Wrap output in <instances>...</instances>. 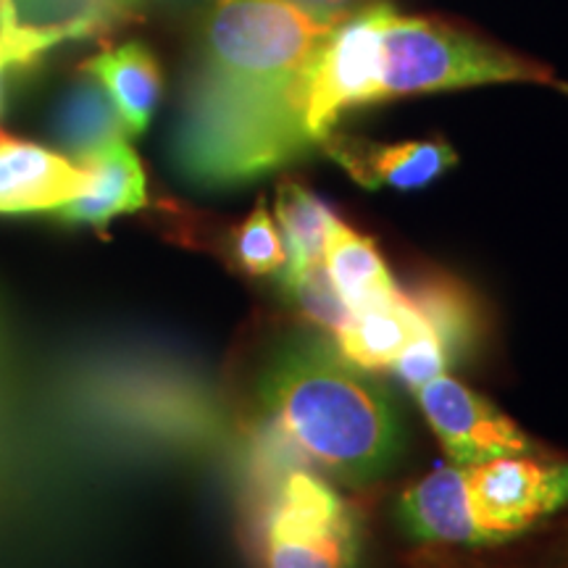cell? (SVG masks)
<instances>
[{
    "mask_svg": "<svg viewBox=\"0 0 568 568\" xmlns=\"http://www.w3.org/2000/svg\"><path fill=\"white\" fill-rule=\"evenodd\" d=\"M343 17L303 0H222L184 88L176 172L197 187H234L314 151L305 132L308 71Z\"/></svg>",
    "mask_w": 568,
    "mask_h": 568,
    "instance_id": "cell-1",
    "label": "cell"
},
{
    "mask_svg": "<svg viewBox=\"0 0 568 568\" xmlns=\"http://www.w3.org/2000/svg\"><path fill=\"white\" fill-rule=\"evenodd\" d=\"M261 403L284 437L337 479L368 485L403 456L387 389L316 335L287 339L261 376Z\"/></svg>",
    "mask_w": 568,
    "mask_h": 568,
    "instance_id": "cell-2",
    "label": "cell"
},
{
    "mask_svg": "<svg viewBox=\"0 0 568 568\" xmlns=\"http://www.w3.org/2000/svg\"><path fill=\"white\" fill-rule=\"evenodd\" d=\"M489 82H550V71L445 21L389 13L376 59L374 103Z\"/></svg>",
    "mask_w": 568,
    "mask_h": 568,
    "instance_id": "cell-3",
    "label": "cell"
},
{
    "mask_svg": "<svg viewBox=\"0 0 568 568\" xmlns=\"http://www.w3.org/2000/svg\"><path fill=\"white\" fill-rule=\"evenodd\" d=\"M358 516L337 489L311 471L284 474L261 524L264 568H355Z\"/></svg>",
    "mask_w": 568,
    "mask_h": 568,
    "instance_id": "cell-4",
    "label": "cell"
},
{
    "mask_svg": "<svg viewBox=\"0 0 568 568\" xmlns=\"http://www.w3.org/2000/svg\"><path fill=\"white\" fill-rule=\"evenodd\" d=\"M393 11L389 3L345 11L335 30L318 45L305 88V132L314 148L335 132L337 119L345 111L374 103L382 30Z\"/></svg>",
    "mask_w": 568,
    "mask_h": 568,
    "instance_id": "cell-5",
    "label": "cell"
},
{
    "mask_svg": "<svg viewBox=\"0 0 568 568\" xmlns=\"http://www.w3.org/2000/svg\"><path fill=\"white\" fill-rule=\"evenodd\" d=\"M466 474L479 545L527 535L568 508V460L503 456L466 466Z\"/></svg>",
    "mask_w": 568,
    "mask_h": 568,
    "instance_id": "cell-6",
    "label": "cell"
},
{
    "mask_svg": "<svg viewBox=\"0 0 568 568\" xmlns=\"http://www.w3.org/2000/svg\"><path fill=\"white\" fill-rule=\"evenodd\" d=\"M414 397L456 466H479L503 456L542 453L521 426L450 374H439L416 387Z\"/></svg>",
    "mask_w": 568,
    "mask_h": 568,
    "instance_id": "cell-7",
    "label": "cell"
},
{
    "mask_svg": "<svg viewBox=\"0 0 568 568\" xmlns=\"http://www.w3.org/2000/svg\"><path fill=\"white\" fill-rule=\"evenodd\" d=\"M142 0H0V48L13 67H32L69 40L103 38L140 17Z\"/></svg>",
    "mask_w": 568,
    "mask_h": 568,
    "instance_id": "cell-8",
    "label": "cell"
},
{
    "mask_svg": "<svg viewBox=\"0 0 568 568\" xmlns=\"http://www.w3.org/2000/svg\"><path fill=\"white\" fill-rule=\"evenodd\" d=\"M318 148L366 190L426 187L458 161L445 140L372 142L332 132Z\"/></svg>",
    "mask_w": 568,
    "mask_h": 568,
    "instance_id": "cell-9",
    "label": "cell"
},
{
    "mask_svg": "<svg viewBox=\"0 0 568 568\" xmlns=\"http://www.w3.org/2000/svg\"><path fill=\"white\" fill-rule=\"evenodd\" d=\"M88 187L82 163L0 130V216L51 213Z\"/></svg>",
    "mask_w": 568,
    "mask_h": 568,
    "instance_id": "cell-10",
    "label": "cell"
},
{
    "mask_svg": "<svg viewBox=\"0 0 568 568\" xmlns=\"http://www.w3.org/2000/svg\"><path fill=\"white\" fill-rule=\"evenodd\" d=\"M397 521L418 542L479 545L466 466L426 474L397 500Z\"/></svg>",
    "mask_w": 568,
    "mask_h": 568,
    "instance_id": "cell-11",
    "label": "cell"
},
{
    "mask_svg": "<svg viewBox=\"0 0 568 568\" xmlns=\"http://www.w3.org/2000/svg\"><path fill=\"white\" fill-rule=\"evenodd\" d=\"M82 166L90 172V187L48 216L67 224H90L95 230H105L113 219L138 213L148 205L145 169L126 140L113 142Z\"/></svg>",
    "mask_w": 568,
    "mask_h": 568,
    "instance_id": "cell-12",
    "label": "cell"
},
{
    "mask_svg": "<svg viewBox=\"0 0 568 568\" xmlns=\"http://www.w3.org/2000/svg\"><path fill=\"white\" fill-rule=\"evenodd\" d=\"M424 329L416 305L400 290L353 311L351 322L337 332V351L361 368H393L400 353Z\"/></svg>",
    "mask_w": 568,
    "mask_h": 568,
    "instance_id": "cell-13",
    "label": "cell"
},
{
    "mask_svg": "<svg viewBox=\"0 0 568 568\" xmlns=\"http://www.w3.org/2000/svg\"><path fill=\"white\" fill-rule=\"evenodd\" d=\"M95 77L122 113L130 134H142L159 109L163 92V74L159 59L142 42H124L119 48H105L82 67Z\"/></svg>",
    "mask_w": 568,
    "mask_h": 568,
    "instance_id": "cell-14",
    "label": "cell"
},
{
    "mask_svg": "<svg viewBox=\"0 0 568 568\" xmlns=\"http://www.w3.org/2000/svg\"><path fill=\"white\" fill-rule=\"evenodd\" d=\"M126 138L130 132L111 95L95 77L82 69L80 80L67 90L55 113V140L71 161L84 163Z\"/></svg>",
    "mask_w": 568,
    "mask_h": 568,
    "instance_id": "cell-15",
    "label": "cell"
},
{
    "mask_svg": "<svg viewBox=\"0 0 568 568\" xmlns=\"http://www.w3.org/2000/svg\"><path fill=\"white\" fill-rule=\"evenodd\" d=\"M324 268L351 311L397 293L395 276L372 240L351 230L343 219L332 226Z\"/></svg>",
    "mask_w": 568,
    "mask_h": 568,
    "instance_id": "cell-16",
    "label": "cell"
},
{
    "mask_svg": "<svg viewBox=\"0 0 568 568\" xmlns=\"http://www.w3.org/2000/svg\"><path fill=\"white\" fill-rule=\"evenodd\" d=\"M276 219L287 247V264L280 276H293L303 268L322 264L326 240L337 224L335 211L301 182H282L276 190Z\"/></svg>",
    "mask_w": 568,
    "mask_h": 568,
    "instance_id": "cell-17",
    "label": "cell"
},
{
    "mask_svg": "<svg viewBox=\"0 0 568 568\" xmlns=\"http://www.w3.org/2000/svg\"><path fill=\"white\" fill-rule=\"evenodd\" d=\"M408 301L416 305L424 324L445 347L450 366L460 364L477 343V316L464 290L443 280L424 282Z\"/></svg>",
    "mask_w": 568,
    "mask_h": 568,
    "instance_id": "cell-18",
    "label": "cell"
},
{
    "mask_svg": "<svg viewBox=\"0 0 568 568\" xmlns=\"http://www.w3.org/2000/svg\"><path fill=\"white\" fill-rule=\"evenodd\" d=\"M232 258L237 261L240 272L247 276H274L282 274L287 264V247L276 226L274 216L268 213L266 203L247 213V219L232 234Z\"/></svg>",
    "mask_w": 568,
    "mask_h": 568,
    "instance_id": "cell-19",
    "label": "cell"
},
{
    "mask_svg": "<svg viewBox=\"0 0 568 568\" xmlns=\"http://www.w3.org/2000/svg\"><path fill=\"white\" fill-rule=\"evenodd\" d=\"M282 290L284 295H287V301L301 311L303 318L324 326L332 335H337V332L351 322V305L343 301V295H339L335 284H332L329 274H326L324 268V261L322 264L303 268V272H297L293 276H282Z\"/></svg>",
    "mask_w": 568,
    "mask_h": 568,
    "instance_id": "cell-20",
    "label": "cell"
},
{
    "mask_svg": "<svg viewBox=\"0 0 568 568\" xmlns=\"http://www.w3.org/2000/svg\"><path fill=\"white\" fill-rule=\"evenodd\" d=\"M450 361H447L445 347L439 345V339L432 335L429 326L424 324V329L418 332L414 343L400 353V358L393 364V372L400 376L410 389L426 385L439 374L450 372Z\"/></svg>",
    "mask_w": 568,
    "mask_h": 568,
    "instance_id": "cell-21",
    "label": "cell"
},
{
    "mask_svg": "<svg viewBox=\"0 0 568 568\" xmlns=\"http://www.w3.org/2000/svg\"><path fill=\"white\" fill-rule=\"evenodd\" d=\"M9 69H17V67H13L9 53L0 48V109H3V80H6V71H9Z\"/></svg>",
    "mask_w": 568,
    "mask_h": 568,
    "instance_id": "cell-22",
    "label": "cell"
},
{
    "mask_svg": "<svg viewBox=\"0 0 568 568\" xmlns=\"http://www.w3.org/2000/svg\"><path fill=\"white\" fill-rule=\"evenodd\" d=\"M558 88H560V90H564V92H566V95H568V84H558Z\"/></svg>",
    "mask_w": 568,
    "mask_h": 568,
    "instance_id": "cell-23",
    "label": "cell"
}]
</instances>
